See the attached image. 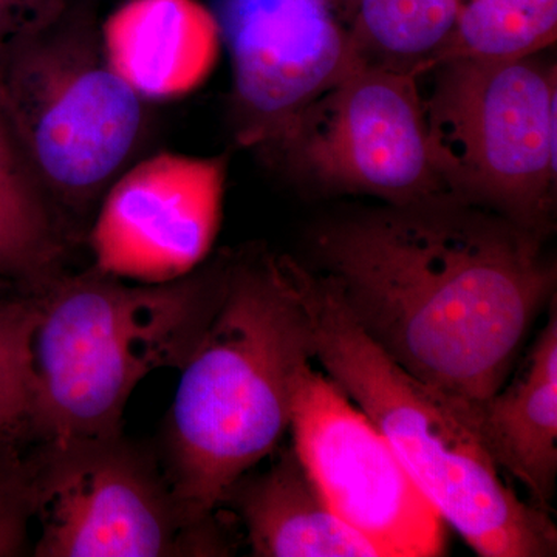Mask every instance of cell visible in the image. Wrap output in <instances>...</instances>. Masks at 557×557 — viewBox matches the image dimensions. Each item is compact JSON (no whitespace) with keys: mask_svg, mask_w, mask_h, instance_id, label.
<instances>
[{"mask_svg":"<svg viewBox=\"0 0 557 557\" xmlns=\"http://www.w3.org/2000/svg\"><path fill=\"white\" fill-rule=\"evenodd\" d=\"M542 240L446 199L336 220L318 231L313 252L366 335L467 416L507 383L555 298Z\"/></svg>","mask_w":557,"mask_h":557,"instance_id":"1","label":"cell"},{"mask_svg":"<svg viewBox=\"0 0 557 557\" xmlns=\"http://www.w3.org/2000/svg\"><path fill=\"white\" fill-rule=\"evenodd\" d=\"M311 357L306 307L287 256L226 260L222 295L182 369L166 429V472L178 497L212 519L230 491L277 448L296 376Z\"/></svg>","mask_w":557,"mask_h":557,"instance_id":"2","label":"cell"},{"mask_svg":"<svg viewBox=\"0 0 557 557\" xmlns=\"http://www.w3.org/2000/svg\"><path fill=\"white\" fill-rule=\"evenodd\" d=\"M225 265L166 284H129L94 267L28 289L36 304L32 440L120 435L139 381L188 361L218 307Z\"/></svg>","mask_w":557,"mask_h":557,"instance_id":"3","label":"cell"},{"mask_svg":"<svg viewBox=\"0 0 557 557\" xmlns=\"http://www.w3.org/2000/svg\"><path fill=\"white\" fill-rule=\"evenodd\" d=\"M310 322L311 357L387 440L446 525L482 557H552L547 511L504 483L456 403L406 372L359 327L338 288L287 256Z\"/></svg>","mask_w":557,"mask_h":557,"instance_id":"4","label":"cell"},{"mask_svg":"<svg viewBox=\"0 0 557 557\" xmlns=\"http://www.w3.org/2000/svg\"><path fill=\"white\" fill-rule=\"evenodd\" d=\"M557 70L539 54L440 62L421 90L450 197L545 237L556 201ZM424 75V73H423Z\"/></svg>","mask_w":557,"mask_h":557,"instance_id":"5","label":"cell"},{"mask_svg":"<svg viewBox=\"0 0 557 557\" xmlns=\"http://www.w3.org/2000/svg\"><path fill=\"white\" fill-rule=\"evenodd\" d=\"M0 106L51 200L72 208L102 197L145 129V100L69 11L0 65Z\"/></svg>","mask_w":557,"mask_h":557,"instance_id":"6","label":"cell"},{"mask_svg":"<svg viewBox=\"0 0 557 557\" xmlns=\"http://www.w3.org/2000/svg\"><path fill=\"white\" fill-rule=\"evenodd\" d=\"M32 467L36 557L222 555L212 519L185 505L141 450L120 435L39 445Z\"/></svg>","mask_w":557,"mask_h":557,"instance_id":"7","label":"cell"},{"mask_svg":"<svg viewBox=\"0 0 557 557\" xmlns=\"http://www.w3.org/2000/svg\"><path fill=\"white\" fill-rule=\"evenodd\" d=\"M262 153L329 193L394 207L453 199L432 156L418 78L397 70H355Z\"/></svg>","mask_w":557,"mask_h":557,"instance_id":"8","label":"cell"},{"mask_svg":"<svg viewBox=\"0 0 557 557\" xmlns=\"http://www.w3.org/2000/svg\"><path fill=\"white\" fill-rule=\"evenodd\" d=\"M293 449L330 507L386 557L442 556L445 520L368 416L307 362L289 408Z\"/></svg>","mask_w":557,"mask_h":557,"instance_id":"9","label":"cell"},{"mask_svg":"<svg viewBox=\"0 0 557 557\" xmlns=\"http://www.w3.org/2000/svg\"><path fill=\"white\" fill-rule=\"evenodd\" d=\"M233 64L237 141L263 152L311 102L362 67L357 0H214Z\"/></svg>","mask_w":557,"mask_h":557,"instance_id":"10","label":"cell"},{"mask_svg":"<svg viewBox=\"0 0 557 557\" xmlns=\"http://www.w3.org/2000/svg\"><path fill=\"white\" fill-rule=\"evenodd\" d=\"M228 159L161 152L121 172L90 233L95 267L138 284H166L208 258L222 220Z\"/></svg>","mask_w":557,"mask_h":557,"instance_id":"11","label":"cell"},{"mask_svg":"<svg viewBox=\"0 0 557 557\" xmlns=\"http://www.w3.org/2000/svg\"><path fill=\"white\" fill-rule=\"evenodd\" d=\"M110 67L145 101L199 89L218 64L222 36L199 0H126L100 28Z\"/></svg>","mask_w":557,"mask_h":557,"instance_id":"12","label":"cell"},{"mask_svg":"<svg viewBox=\"0 0 557 557\" xmlns=\"http://www.w3.org/2000/svg\"><path fill=\"white\" fill-rule=\"evenodd\" d=\"M552 313L515 379L468 413L487 456L548 512L557 475V313Z\"/></svg>","mask_w":557,"mask_h":557,"instance_id":"13","label":"cell"},{"mask_svg":"<svg viewBox=\"0 0 557 557\" xmlns=\"http://www.w3.org/2000/svg\"><path fill=\"white\" fill-rule=\"evenodd\" d=\"M226 500L239 509L252 556L386 557L333 511L293 448L267 471L245 474Z\"/></svg>","mask_w":557,"mask_h":557,"instance_id":"14","label":"cell"},{"mask_svg":"<svg viewBox=\"0 0 557 557\" xmlns=\"http://www.w3.org/2000/svg\"><path fill=\"white\" fill-rule=\"evenodd\" d=\"M62 252L54 201L0 106V282L38 287L58 273Z\"/></svg>","mask_w":557,"mask_h":557,"instance_id":"15","label":"cell"},{"mask_svg":"<svg viewBox=\"0 0 557 557\" xmlns=\"http://www.w3.org/2000/svg\"><path fill=\"white\" fill-rule=\"evenodd\" d=\"M458 0H357L355 39L362 64L421 76L445 47Z\"/></svg>","mask_w":557,"mask_h":557,"instance_id":"16","label":"cell"},{"mask_svg":"<svg viewBox=\"0 0 557 557\" xmlns=\"http://www.w3.org/2000/svg\"><path fill=\"white\" fill-rule=\"evenodd\" d=\"M556 38L557 0H458L453 32L434 65L522 60L548 49Z\"/></svg>","mask_w":557,"mask_h":557,"instance_id":"17","label":"cell"},{"mask_svg":"<svg viewBox=\"0 0 557 557\" xmlns=\"http://www.w3.org/2000/svg\"><path fill=\"white\" fill-rule=\"evenodd\" d=\"M36 304L30 292L0 293V443L32 442V336Z\"/></svg>","mask_w":557,"mask_h":557,"instance_id":"18","label":"cell"},{"mask_svg":"<svg viewBox=\"0 0 557 557\" xmlns=\"http://www.w3.org/2000/svg\"><path fill=\"white\" fill-rule=\"evenodd\" d=\"M32 522L30 460L20 446L0 443V557L28 552Z\"/></svg>","mask_w":557,"mask_h":557,"instance_id":"19","label":"cell"},{"mask_svg":"<svg viewBox=\"0 0 557 557\" xmlns=\"http://www.w3.org/2000/svg\"><path fill=\"white\" fill-rule=\"evenodd\" d=\"M67 11L69 0H0V65Z\"/></svg>","mask_w":557,"mask_h":557,"instance_id":"20","label":"cell"}]
</instances>
